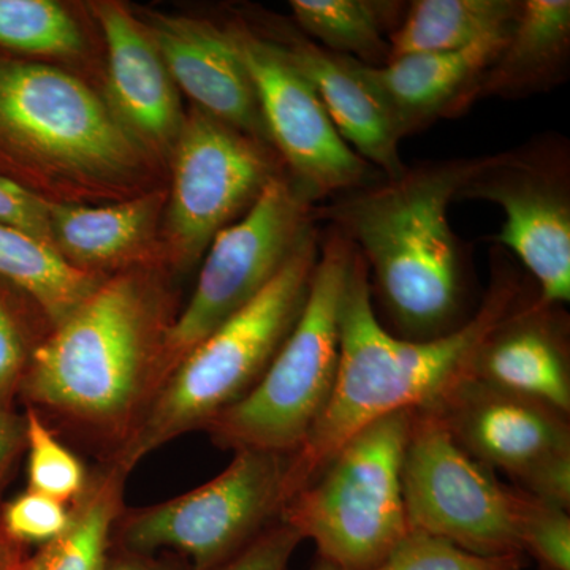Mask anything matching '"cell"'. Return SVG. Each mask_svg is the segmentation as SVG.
Returning <instances> with one entry per match:
<instances>
[{
	"mask_svg": "<svg viewBox=\"0 0 570 570\" xmlns=\"http://www.w3.org/2000/svg\"><path fill=\"white\" fill-rule=\"evenodd\" d=\"M148 36L198 110L261 141H269L257 94L224 29L183 17H154Z\"/></svg>",
	"mask_w": 570,
	"mask_h": 570,
	"instance_id": "cell-16",
	"label": "cell"
},
{
	"mask_svg": "<svg viewBox=\"0 0 570 570\" xmlns=\"http://www.w3.org/2000/svg\"><path fill=\"white\" fill-rule=\"evenodd\" d=\"M501 206L505 223L493 242L509 247L540 287L543 305L570 299V193L564 160L535 151L490 156L456 195Z\"/></svg>",
	"mask_w": 570,
	"mask_h": 570,
	"instance_id": "cell-14",
	"label": "cell"
},
{
	"mask_svg": "<svg viewBox=\"0 0 570 570\" xmlns=\"http://www.w3.org/2000/svg\"><path fill=\"white\" fill-rule=\"evenodd\" d=\"M70 523V505L31 490L0 510V527L13 542L47 546L69 530Z\"/></svg>",
	"mask_w": 570,
	"mask_h": 570,
	"instance_id": "cell-30",
	"label": "cell"
},
{
	"mask_svg": "<svg viewBox=\"0 0 570 570\" xmlns=\"http://www.w3.org/2000/svg\"><path fill=\"white\" fill-rule=\"evenodd\" d=\"M224 31L253 80L269 142L316 204L379 183L384 175L352 151L313 86L273 41L243 24Z\"/></svg>",
	"mask_w": 570,
	"mask_h": 570,
	"instance_id": "cell-11",
	"label": "cell"
},
{
	"mask_svg": "<svg viewBox=\"0 0 570 570\" xmlns=\"http://www.w3.org/2000/svg\"><path fill=\"white\" fill-rule=\"evenodd\" d=\"M0 47L41 56L82 51L81 29L51 0H0Z\"/></svg>",
	"mask_w": 570,
	"mask_h": 570,
	"instance_id": "cell-26",
	"label": "cell"
},
{
	"mask_svg": "<svg viewBox=\"0 0 570 570\" xmlns=\"http://www.w3.org/2000/svg\"><path fill=\"white\" fill-rule=\"evenodd\" d=\"M105 570H160L137 557H121L108 561Z\"/></svg>",
	"mask_w": 570,
	"mask_h": 570,
	"instance_id": "cell-35",
	"label": "cell"
},
{
	"mask_svg": "<svg viewBox=\"0 0 570 570\" xmlns=\"http://www.w3.org/2000/svg\"><path fill=\"white\" fill-rule=\"evenodd\" d=\"M489 157L407 168L314 208L316 223L326 220L358 250L390 316L415 340L452 332L459 316L463 258L449 206Z\"/></svg>",
	"mask_w": 570,
	"mask_h": 570,
	"instance_id": "cell-3",
	"label": "cell"
},
{
	"mask_svg": "<svg viewBox=\"0 0 570 570\" xmlns=\"http://www.w3.org/2000/svg\"><path fill=\"white\" fill-rule=\"evenodd\" d=\"M519 292L515 277L501 269L466 324L431 340H400L374 314L370 272L355 249L341 303L335 389L305 445L294 453L292 498L363 428L396 412L433 406L468 376L480 346L515 309Z\"/></svg>",
	"mask_w": 570,
	"mask_h": 570,
	"instance_id": "cell-2",
	"label": "cell"
},
{
	"mask_svg": "<svg viewBox=\"0 0 570 570\" xmlns=\"http://www.w3.org/2000/svg\"><path fill=\"white\" fill-rule=\"evenodd\" d=\"M0 140L43 170L80 183L129 178L141 142L110 105L73 75L36 62H0Z\"/></svg>",
	"mask_w": 570,
	"mask_h": 570,
	"instance_id": "cell-7",
	"label": "cell"
},
{
	"mask_svg": "<svg viewBox=\"0 0 570 570\" xmlns=\"http://www.w3.org/2000/svg\"><path fill=\"white\" fill-rule=\"evenodd\" d=\"M355 247L328 227L291 335L245 397L205 428L224 449L295 453L328 406L340 366V314Z\"/></svg>",
	"mask_w": 570,
	"mask_h": 570,
	"instance_id": "cell-5",
	"label": "cell"
},
{
	"mask_svg": "<svg viewBox=\"0 0 570 570\" xmlns=\"http://www.w3.org/2000/svg\"><path fill=\"white\" fill-rule=\"evenodd\" d=\"M519 0H415L390 36V61L422 52H452L509 33Z\"/></svg>",
	"mask_w": 570,
	"mask_h": 570,
	"instance_id": "cell-22",
	"label": "cell"
},
{
	"mask_svg": "<svg viewBox=\"0 0 570 570\" xmlns=\"http://www.w3.org/2000/svg\"><path fill=\"white\" fill-rule=\"evenodd\" d=\"M31 355L21 326L0 299V409L3 411H13Z\"/></svg>",
	"mask_w": 570,
	"mask_h": 570,
	"instance_id": "cell-32",
	"label": "cell"
},
{
	"mask_svg": "<svg viewBox=\"0 0 570 570\" xmlns=\"http://www.w3.org/2000/svg\"><path fill=\"white\" fill-rule=\"evenodd\" d=\"M171 322L142 277L104 279L33 347L20 396L41 417L100 445L111 461L163 385Z\"/></svg>",
	"mask_w": 570,
	"mask_h": 570,
	"instance_id": "cell-1",
	"label": "cell"
},
{
	"mask_svg": "<svg viewBox=\"0 0 570 570\" xmlns=\"http://www.w3.org/2000/svg\"><path fill=\"white\" fill-rule=\"evenodd\" d=\"M296 26L333 55L370 67L390 62V36L407 7L385 0H292Z\"/></svg>",
	"mask_w": 570,
	"mask_h": 570,
	"instance_id": "cell-23",
	"label": "cell"
},
{
	"mask_svg": "<svg viewBox=\"0 0 570 570\" xmlns=\"http://www.w3.org/2000/svg\"><path fill=\"white\" fill-rule=\"evenodd\" d=\"M318 249L314 228L249 305L176 363L132 438L108 464L129 474L154 450L205 430L255 387L302 314Z\"/></svg>",
	"mask_w": 570,
	"mask_h": 570,
	"instance_id": "cell-4",
	"label": "cell"
},
{
	"mask_svg": "<svg viewBox=\"0 0 570 570\" xmlns=\"http://www.w3.org/2000/svg\"><path fill=\"white\" fill-rule=\"evenodd\" d=\"M521 554L483 557L448 539L411 530L373 570H520Z\"/></svg>",
	"mask_w": 570,
	"mask_h": 570,
	"instance_id": "cell-28",
	"label": "cell"
},
{
	"mask_svg": "<svg viewBox=\"0 0 570 570\" xmlns=\"http://www.w3.org/2000/svg\"><path fill=\"white\" fill-rule=\"evenodd\" d=\"M517 535L549 570H570V517L566 509L515 489Z\"/></svg>",
	"mask_w": 570,
	"mask_h": 570,
	"instance_id": "cell-29",
	"label": "cell"
},
{
	"mask_svg": "<svg viewBox=\"0 0 570 570\" xmlns=\"http://www.w3.org/2000/svg\"><path fill=\"white\" fill-rule=\"evenodd\" d=\"M314 208L316 202L291 175H279L239 223L216 235L194 295L165 332L164 381L184 355L272 283L316 228Z\"/></svg>",
	"mask_w": 570,
	"mask_h": 570,
	"instance_id": "cell-9",
	"label": "cell"
},
{
	"mask_svg": "<svg viewBox=\"0 0 570 570\" xmlns=\"http://www.w3.org/2000/svg\"><path fill=\"white\" fill-rule=\"evenodd\" d=\"M29 489L71 505L81 498L89 478L80 460L55 436L36 409H26Z\"/></svg>",
	"mask_w": 570,
	"mask_h": 570,
	"instance_id": "cell-27",
	"label": "cell"
},
{
	"mask_svg": "<svg viewBox=\"0 0 570 570\" xmlns=\"http://www.w3.org/2000/svg\"><path fill=\"white\" fill-rule=\"evenodd\" d=\"M409 528L483 557L521 554L515 489L461 448L434 409L414 411L401 466Z\"/></svg>",
	"mask_w": 570,
	"mask_h": 570,
	"instance_id": "cell-10",
	"label": "cell"
},
{
	"mask_svg": "<svg viewBox=\"0 0 570 570\" xmlns=\"http://www.w3.org/2000/svg\"><path fill=\"white\" fill-rule=\"evenodd\" d=\"M268 40L313 86L337 134L352 151L387 179H397L406 174L407 165L400 154V138L376 100L346 69L340 56L326 51L295 29H287L279 39Z\"/></svg>",
	"mask_w": 570,
	"mask_h": 570,
	"instance_id": "cell-19",
	"label": "cell"
},
{
	"mask_svg": "<svg viewBox=\"0 0 570 570\" xmlns=\"http://www.w3.org/2000/svg\"><path fill=\"white\" fill-rule=\"evenodd\" d=\"M430 407L472 459L501 469L532 497L569 510L568 415L471 374Z\"/></svg>",
	"mask_w": 570,
	"mask_h": 570,
	"instance_id": "cell-12",
	"label": "cell"
},
{
	"mask_svg": "<svg viewBox=\"0 0 570 570\" xmlns=\"http://www.w3.org/2000/svg\"><path fill=\"white\" fill-rule=\"evenodd\" d=\"M0 276L21 288L52 326L61 324L104 283L20 228L0 223Z\"/></svg>",
	"mask_w": 570,
	"mask_h": 570,
	"instance_id": "cell-24",
	"label": "cell"
},
{
	"mask_svg": "<svg viewBox=\"0 0 570 570\" xmlns=\"http://www.w3.org/2000/svg\"><path fill=\"white\" fill-rule=\"evenodd\" d=\"M510 32L461 51L401 56L384 67L337 56L365 86L393 132L403 140L439 119L461 115L478 100L480 80L504 50Z\"/></svg>",
	"mask_w": 570,
	"mask_h": 570,
	"instance_id": "cell-15",
	"label": "cell"
},
{
	"mask_svg": "<svg viewBox=\"0 0 570 570\" xmlns=\"http://www.w3.org/2000/svg\"><path fill=\"white\" fill-rule=\"evenodd\" d=\"M414 411L379 419L354 434L279 519L316 543L340 570H373L411 531L401 466Z\"/></svg>",
	"mask_w": 570,
	"mask_h": 570,
	"instance_id": "cell-6",
	"label": "cell"
},
{
	"mask_svg": "<svg viewBox=\"0 0 570 570\" xmlns=\"http://www.w3.org/2000/svg\"><path fill=\"white\" fill-rule=\"evenodd\" d=\"M174 146L168 238L176 258L187 265L283 174L264 141L198 108L184 121Z\"/></svg>",
	"mask_w": 570,
	"mask_h": 570,
	"instance_id": "cell-13",
	"label": "cell"
},
{
	"mask_svg": "<svg viewBox=\"0 0 570 570\" xmlns=\"http://www.w3.org/2000/svg\"><path fill=\"white\" fill-rule=\"evenodd\" d=\"M127 472L108 464L89 479L80 499L70 505L69 530L41 547L21 570H105L116 523L121 517Z\"/></svg>",
	"mask_w": 570,
	"mask_h": 570,
	"instance_id": "cell-25",
	"label": "cell"
},
{
	"mask_svg": "<svg viewBox=\"0 0 570 570\" xmlns=\"http://www.w3.org/2000/svg\"><path fill=\"white\" fill-rule=\"evenodd\" d=\"M302 540L294 528L279 519L214 570H288Z\"/></svg>",
	"mask_w": 570,
	"mask_h": 570,
	"instance_id": "cell-31",
	"label": "cell"
},
{
	"mask_svg": "<svg viewBox=\"0 0 570 570\" xmlns=\"http://www.w3.org/2000/svg\"><path fill=\"white\" fill-rule=\"evenodd\" d=\"M6 540H10L9 535L6 534V531L2 530V527H0V546H2Z\"/></svg>",
	"mask_w": 570,
	"mask_h": 570,
	"instance_id": "cell-37",
	"label": "cell"
},
{
	"mask_svg": "<svg viewBox=\"0 0 570 570\" xmlns=\"http://www.w3.org/2000/svg\"><path fill=\"white\" fill-rule=\"evenodd\" d=\"M569 58V0H523L504 50L480 80L478 99L549 91L564 81Z\"/></svg>",
	"mask_w": 570,
	"mask_h": 570,
	"instance_id": "cell-20",
	"label": "cell"
},
{
	"mask_svg": "<svg viewBox=\"0 0 570 570\" xmlns=\"http://www.w3.org/2000/svg\"><path fill=\"white\" fill-rule=\"evenodd\" d=\"M0 223L20 228L52 246L45 198L3 176H0Z\"/></svg>",
	"mask_w": 570,
	"mask_h": 570,
	"instance_id": "cell-33",
	"label": "cell"
},
{
	"mask_svg": "<svg viewBox=\"0 0 570 570\" xmlns=\"http://www.w3.org/2000/svg\"><path fill=\"white\" fill-rule=\"evenodd\" d=\"M24 450V417L14 414V411L0 409V491L6 485L11 469H13L14 463Z\"/></svg>",
	"mask_w": 570,
	"mask_h": 570,
	"instance_id": "cell-34",
	"label": "cell"
},
{
	"mask_svg": "<svg viewBox=\"0 0 570 570\" xmlns=\"http://www.w3.org/2000/svg\"><path fill=\"white\" fill-rule=\"evenodd\" d=\"M313 570H340V569H336L335 566L330 564V562L321 560L317 562L316 566H314Z\"/></svg>",
	"mask_w": 570,
	"mask_h": 570,
	"instance_id": "cell-36",
	"label": "cell"
},
{
	"mask_svg": "<svg viewBox=\"0 0 570 570\" xmlns=\"http://www.w3.org/2000/svg\"><path fill=\"white\" fill-rule=\"evenodd\" d=\"M294 453L238 450L209 482L148 508L124 509L115 531L126 549L179 551L214 570L253 542L291 501Z\"/></svg>",
	"mask_w": 570,
	"mask_h": 570,
	"instance_id": "cell-8",
	"label": "cell"
},
{
	"mask_svg": "<svg viewBox=\"0 0 570 570\" xmlns=\"http://www.w3.org/2000/svg\"><path fill=\"white\" fill-rule=\"evenodd\" d=\"M539 299L515 307L480 346L469 374L491 387L570 412V365L564 322Z\"/></svg>",
	"mask_w": 570,
	"mask_h": 570,
	"instance_id": "cell-17",
	"label": "cell"
},
{
	"mask_svg": "<svg viewBox=\"0 0 570 570\" xmlns=\"http://www.w3.org/2000/svg\"><path fill=\"white\" fill-rule=\"evenodd\" d=\"M163 200V194H149L88 208L45 198L52 246L82 272L119 264L148 238Z\"/></svg>",
	"mask_w": 570,
	"mask_h": 570,
	"instance_id": "cell-21",
	"label": "cell"
},
{
	"mask_svg": "<svg viewBox=\"0 0 570 570\" xmlns=\"http://www.w3.org/2000/svg\"><path fill=\"white\" fill-rule=\"evenodd\" d=\"M110 108L141 145H175L183 118L176 86L151 37L122 7H100Z\"/></svg>",
	"mask_w": 570,
	"mask_h": 570,
	"instance_id": "cell-18",
	"label": "cell"
}]
</instances>
